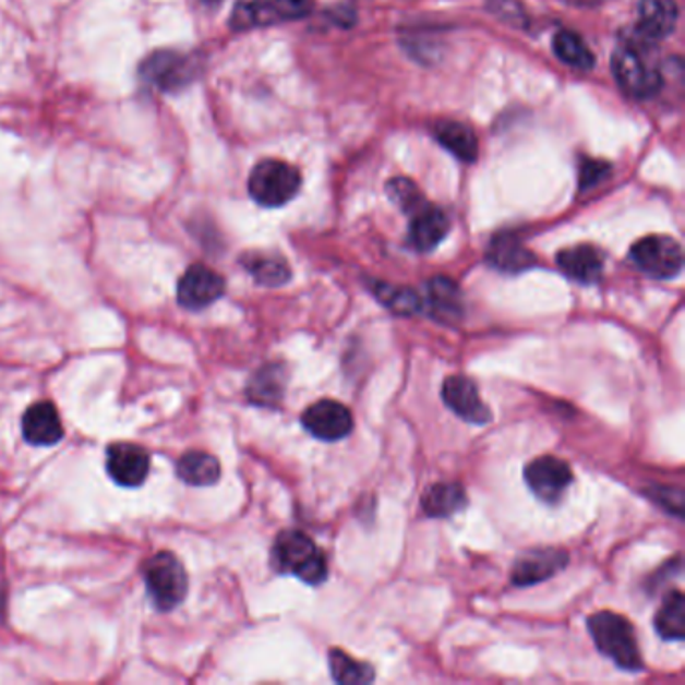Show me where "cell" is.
<instances>
[{"label": "cell", "mask_w": 685, "mask_h": 685, "mask_svg": "<svg viewBox=\"0 0 685 685\" xmlns=\"http://www.w3.org/2000/svg\"><path fill=\"white\" fill-rule=\"evenodd\" d=\"M597 648L625 672H639L644 661L635 641L634 625L613 611H599L587 620Z\"/></svg>", "instance_id": "obj_1"}, {"label": "cell", "mask_w": 685, "mask_h": 685, "mask_svg": "<svg viewBox=\"0 0 685 685\" xmlns=\"http://www.w3.org/2000/svg\"><path fill=\"white\" fill-rule=\"evenodd\" d=\"M274 567L279 573H290L304 584L320 585L328 577V565L316 543L300 531L279 533L274 545Z\"/></svg>", "instance_id": "obj_2"}, {"label": "cell", "mask_w": 685, "mask_h": 685, "mask_svg": "<svg viewBox=\"0 0 685 685\" xmlns=\"http://www.w3.org/2000/svg\"><path fill=\"white\" fill-rule=\"evenodd\" d=\"M300 185H302L300 171L279 159L260 161L248 179V191L255 204L262 207H281L292 202L300 191Z\"/></svg>", "instance_id": "obj_3"}, {"label": "cell", "mask_w": 685, "mask_h": 685, "mask_svg": "<svg viewBox=\"0 0 685 685\" xmlns=\"http://www.w3.org/2000/svg\"><path fill=\"white\" fill-rule=\"evenodd\" d=\"M145 585L155 608L171 611L188 596V573L173 553H157L145 563Z\"/></svg>", "instance_id": "obj_4"}, {"label": "cell", "mask_w": 685, "mask_h": 685, "mask_svg": "<svg viewBox=\"0 0 685 685\" xmlns=\"http://www.w3.org/2000/svg\"><path fill=\"white\" fill-rule=\"evenodd\" d=\"M611 71L620 89L632 99H639V101L651 99L663 87L660 71L649 67L641 51H637L629 45L615 49L611 57Z\"/></svg>", "instance_id": "obj_5"}, {"label": "cell", "mask_w": 685, "mask_h": 685, "mask_svg": "<svg viewBox=\"0 0 685 685\" xmlns=\"http://www.w3.org/2000/svg\"><path fill=\"white\" fill-rule=\"evenodd\" d=\"M195 61L179 51H155L141 63L145 85L161 93H178L195 81Z\"/></svg>", "instance_id": "obj_6"}, {"label": "cell", "mask_w": 685, "mask_h": 685, "mask_svg": "<svg viewBox=\"0 0 685 685\" xmlns=\"http://www.w3.org/2000/svg\"><path fill=\"white\" fill-rule=\"evenodd\" d=\"M632 262L656 279H672L684 267L682 245L670 236H648L632 248Z\"/></svg>", "instance_id": "obj_7"}, {"label": "cell", "mask_w": 685, "mask_h": 685, "mask_svg": "<svg viewBox=\"0 0 685 685\" xmlns=\"http://www.w3.org/2000/svg\"><path fill=\"white\" fill-rule=\"evenodd\" d=\"M226 292V279L216 269L195 264L188 267L178 284V302L188 310H204Z\"/></svg>", "instance_id": "obj_8"}, {"label": "cell", "mask_w": 685, "mask_h": 685, "mask_svg": "<svg viewBox=\"0 0 685 685\" xmlns=\"http://www.w3.org/2000/svg\"><path fill=\"white\" fill-rule=\"evenodd\" d=\"M525 481L541 501L557 503L573 482V472L565 460L555 457L534 458L525 469Z\"/></svg>", "instance_id": "obj_9"}, {"label": "cell", "mask_w": 685, "mask_h": 685, "mask_svg": "<svg viewBox=\"0 0 685 685\" xmlns=\"http://www.w3.org/2000/svg\"><path fill=\"white\" fill-rule=\"evenodd\" d=\"M302 424L312 436L326 443H334V441H342L352 432L354 419H352V412L340 402L320 400L305 410Z\"/></svg>", "instance_id": "obj_10"}, {"label": "cell", "mask_w": 685, "mask_h": 685, "mask_svg": "<svg viewBox=\"0 0 685 685\" xmlns=\"http://www.w3.org/2000/svg\"><path fill=\"white\" fill-rule=\"evenodd\" d=\"M680 9L675 0H641L639 2V23L635 25L637 38L629 40L639 47L670 37L677 25Z\"/></svg>", "instance_id": "obj_11"}, {"label": "cell", "mask_w": 685, "mask_h": 685, "mask_svg": "<svg viewBox=\"0 0 685 685\" xmlns=\"http://www.w3.org/2000/svg\"><path fill=\"white\" fill-rule=\"evenodd\" d=\"M441 394L446 407L470 424H484L491 420V410L482 402L477 386L467 376H448Z\"/></svg>", "instance_id": "obj_12"}, {"label": "cell", "mask_w": 685, "mask_h": 685, "mask_svg": "<svg viewBox=\"0 0 685 685\" xmlns=\"http://www.w3.org/2000/svg\"><path fill=\"white\" fill-rule=\"evenodd\" d=\"M107 472L121 486H140L149 474V455L137 445H113L107 453Z\"/></svg>", "instance_id": "obj_13"}, {"label": "cell", "mask_w": 685, "mask_h": 685, "mask_svg": "<svg viewBox=\"0 0 685 685\" xmlns=\"http://www.w3.org/2000/svg\"><path fill=\"white\" fill-rule=\"evenodd\" d=\"M448 233V217L436 205L424 204L410 214L408 241L419 252H432Z\"/></svg>", "instance_id": "obj_14"}, {"label": "cell", "mask_w": 685, "mask_h": 685, "mask_svg": "<svg viewBox=\"0 0 685 685\" xmlns=\"http://www.w3.org/2000/svg\"><path fill=\"white\" fill-rule=\"evenodd\" d=\"M567 553L561 549H537L525 553L513 569V584L520 587L541 584L567 565Z\"/></svg>", "instance_id": "obj_15"}, {"label": "cell", "mask_w": 685, "mask_h": 685, "mask_svg": "<svg viewBox=\"0 0 685 685\" xmlns=\"http://www.w3.org/2000/svg\"><path fill=\"white\" fill-rule=\"evenodd\" d=\"M557 266L567 278L575 279L579 284H596L603 276V254L596 245L581 243L567 250H561L557 254Z\"/></svg>", "instance_id": "obj_16"}, {"label": "cell", "mask_w": 685, "mask_h": 685, "mask_svg": "<svg viewBox=\"0 0 685 685\" xmlns=\"http://www.w3.org/2000/svg\"><path fill=\"white\" fill-rule=\"evenodd\" d=\"M23 434L31 445H57L63 438V424L51 402H37L26 408L23 417Z\"/></svg>", "instance_id": "obj_17"}, {"label": "cell", "mask_w": 685, "mask_h": 685, "mask_svg": "<svg viewBox=\"0 0 685 685\" xmlns=\"http://www.w3.org/2000/svg\"><path fill=\"white\" fill-rule=\"evenodd\" d=\"M288 374L281 364H266L248 384V398L257 407H276L286 393Z\"/></svg>", "instance_id": "obj_18"}, {"label": "cell", "mask_w": 685, "mask_h": 685, "mask_svg": "<svg viewBox=\"0 0 685 685\" xmlns=\"http://www.w3.org/2000/svg\"><path fill=\"white\" fill-rule=\"evenodd\" d=\"M426 302L432 316L453 322L462 316V293L457 284L445 276H436L426 284Z\"/></svg>", "instance_id": "obj_19"}, {"label": "cell", "mask_w": 685, "mask_h": 685, "mask_svg": "<svg viewBox=\"0 0 685 685\" xmlns=\"http://www.w3.org/2000/svg\"><path fill=\"white\" fill-rule=\"evenodd\" d=\"M467 507V493L458 482H436L422 496V508L429 517L443 519Z\"/></svg>", "instance_id": "obj_20"}, {"label": "cell", "mask_w": 685, "mask_h": 685, "mask_svg": "<svg viewBox=\"0 0 685 685\" xmlns=\"http://www.w3.org/2000/svg\"><path fill=\"white\" fill-rule=\"evenodd\" d=\"M243 267L252 274V278L269 288L284 286L288 279L292 278V269L288 262L278 254H266V252H250L241 257Z\"/></svg>", "instance_id": "obj_21"}, {"label": "cell", "mask_w": 685, "mask_h": 685, "mask_svg": "<svg viewBox=\"0 0 685 685\" xmlns=\"http://www.w3.org/2000/svg\"><path fill=\"white\" fill-rule=\"evenodd\" d=\"M434 135L446 152L453 153L457 159L465 164L477 161L479 155V141L474 133L465 123L458 121H441L434 128Z\"/></svg>", "instance_id": "obj_22"}, {"label": "cell", "mask_w": 685, "mask_h": 685, "mask_svg": "<svg viewBox=\"0 0 685 685\" xmlns=\"http://www.w3.org/2000/svg\"><path fill=\"white\" fill-rule=\"evenodd\" d=\"M221 467L216 457L202 453V450H191L179 458L178 477L191 486H209L219 481Z\"/></svg>", "instance_id": "obj_23"}, {"label": "cell", "mask_w": 685, "mask_h": 685, "mask_svg": "<svg viewBox=\"0 0 685 685\" xmlns=\"http://www.w3.org/2000/svg\"><path fill=\"white\" fill-rule=\"evenodd\" d=\"M489 262L503 272H520L534 264V257L519 240L513 236H498L491 241Z\"/></svg>", "instance_id": "obj_24"}, {"label": "cell", "mask_w": 685, "mask_h": 685, "mask_svg": "<svg viewBox=\"0 0 685 685\" xmlns=\"http://www.w3.org/2000/svg\"><path fill=\"white\" fill-rule=\"evenodd\" d=\"M278 21V14L269 0H238L231 11L229 26L233 31H250L257 26L274 25Z\"/></svg>", "instance_id": "obj_25"}, {"label": "cell", "mask_w": 685, "mask_h": 685, "mask_svg": "<svg viewBox=\"0 0 685 685\" xmlns=\"http://www.w3.org/2000/svg\"><path fill=\"white\" fill-rule=\"evenodd\" d=\"M656 629L663 639L682 641L685 637V599L682 591H672L665 597L656 617Z\"/></svg>", "instance_id": "obj_26"}, {"label": "cell", "mask_w": 685, "mask_h": 685, "mask_svg": "<svg viewBox=\"0 0 685 685\" xmlns=\"http://www.w3.org/2000/svg\"><path fill=\"white\" fill-rule=\"evenodd\" d=\"M328 663H331L332 677L338 684L366 685L374 682L372 665L356 661L348 653H344L342 649H331Z\"/></svg>", "instance_id": "obj_27"}, {"label": "cell", "mask_w": 685, "mask_h": 685, "mask_svg": "<svg viewBox=\"0 0 685 685\" xmlns=\"http://www.w3.org/2000/svg\"><path fill=\"white\" fill-rule=\"evenodd\" d=\"M553 49L555 55L565 64H569L573 69H581L589 71L596 64L593 52L589 51V47L585 45L584 38L569 31H561L553 38Z\"/></svg>", "instance_id": "obj_28"}, {"label": "cell", "mask_w": 685, "mask_h": 685, "mask_svg": "<svg viewBox=\"0 0 685 685\" xmlns=\"http://www.w3.org/2000/svg\"><path fill=\"white\" fill-rule=\"evenodd\" d=\"M374 293L382 304L390 308L396 314L412 316L422 310V300L408 288H394V286L378 281V284H374Z\"/></svg>", "instance_id": "obj_29"}, {"label": "cell", "mask_w": 685, "mask_h": 685, "mask_svg": "<svg viewBox=\"0 0 685 685\" xmlns=\"http://www.w3.org/2000/svg\"><path fill=\"white\" fill-rule=\"evenodd\" d=\"M386 193L405 214H412L417 207L424 204V197L419 188L407 178H394L386 185Z\"/></svg>", "instance_id": "obj_30"}, {"label": "cell", "mask_w": 685, "mask_h": 685, "mask_svg": "<svg viewBox=\"0 0 685 685\" xmlns=\"http://www.w3.org/2000/svg\"><path fill=\"white\" fill-rule=\"evenodd\" d=\"M279 21H296L312 13V0H269Z\"/></svg>", "instance_id": "obj_31"}, {"label": "cell", "mask_w": 685, "mask_h": 685, "mask_svg": "<svg viewBox=\"0 0 685 685\" xmlns=\"http://www.w3.org/2000/svg\"><path fill=\"white\" fill-rule=\"evenodd\" d=\"M651 498H656L661 507L673 515L677 517L684 515V493L680 489H653Z\"/></svg>", "instance_id": "obj_32"}, {"label": "cell", "mask_w": 685, "mask_h": 685, "mask_svg": "<svg viewBox=\"0 0 685 685\" xmlns=\"http://www.w3.org/2000/svg\"><path fill=\"white\" fill-rule=\"evenodd\" d=\"M610 173V166L603 164V161H596V159H584L581 164V188H591L596 185L597 181L605 178Z\"/></svg>", "instance_id": "obj_33"}, {"label": "cell", "mask_w": 685, "mask_h": 685, "mask_svg": "<svg viewBox=\"0 0 685 685\" xmlns=\"http://www.w3.org/2000/svg\"><path fill=\"white\" fill-rule=\"evenodd\" d=\"M224 0H202V4L205 7H217V4H221Z\"/></svg>", "instance_id": "obj_34"}, {"label": "cell", "mask_w": 685, "mask_h": 685, "mask_svg": "<svg viewBox=\"0 0 685 685\" xmlns=\"http://www.w3.org/2000/svg\"><path fill=\"white\" fill-rule=\"evenodd\" d=\"M4 608V596H2V591H0V611Z\"/></svg>", "instance_id": "obj_35"}]
</instances>
